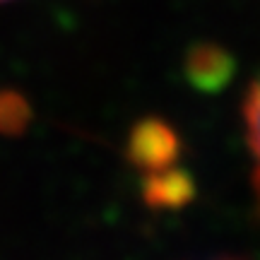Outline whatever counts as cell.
<instances>
[{
  "instance_id": "6da1fadb",
  "label": "cell",
  "mask_w": 260,
  "mask_h": 260,
  "mask_svg": "<svg viewBox=\"0 0 260 260\" xmlns=\"http://www.w3.org/2000/svg\"><path fill=\"white\" fill-rule=\"evenodd\" d=\"M176 154V138L161 123H147L133 138V157L140 167L164 169Z\"/></svg>"
},
{
  "instance_id": "7a4b0ae2",
  "label": "cell",
  "mask_w": 260,
  "mask_h": 260,
  "mask_svg": "<svg viewBox=\"0 0 260 260\" xmlns=\"http://www.w3.org/2000/svg\"><path fill=\"white\" fill-rule=\"evenodd\" d=\"M243 123H246V140L253 157V186L260 198V75L253 80L251 89L243 102Z\"/></svg>"
},
{
  "instance_id": "277c9868",
  "label": "cell",
  "mask_w": 260,
  "mask_h": 260,
  "mask_svg": "<svg viewBox=\"0 0 260 260\" xmlns=\"http://www.w3.org/2000/svg\"><path fill=\"white\" fill-rule=\"evenodd\" d=\"M0 3H5V0H0Z\"/></svg>"
},
{
  "instance_id": "3957f363",
  "label": "cell",
  "mask_w": 260,
  "mask_h": 260,
  "mask_svg": "<svg viewBox=\"0 0 260 260\" xmlns=\"http://www.w3.org/2000/svg\"><path fill=\"white\" fill-rule=\"evenodd\" d=\"M212 260H241V258H212Z\"/></svg>"
}]
</instances>
